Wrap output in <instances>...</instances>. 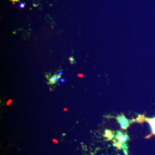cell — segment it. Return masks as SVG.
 <instances>
[{
	"mask_svg": "<svg viewBox=\"0 0 155 155\" xmlns=\"http://www.w3.org/2000/svg\"><path fill=\"white\" fill-rule=\"evenodd\" d=\"M118 121L121 124V127L122 129H126L128 126V120L123 115H121L117 118Z\"/></svg>",
	"mask_w": 155,
	"mask_h": 155,
	"instance_id": "6da1fadb",
	"label": "cell"
},
{
	"mask_svg": "<svg viewBox=\"0 0 155 155\" xmlns=\"http://www.w3.org/2000/svg\"><path fill=\"white\" fill-rule=\"evenodd\" d=\"M61 76L59 74H55L49 79V84L54 85L57 82V81L60 78Z\"/></svg>",
	"mask_w": 155,
	"mask_h": 155,
	"instance_id": "7a4b0ae2",
	"label": "cell"
},
{
	"mask_svg": "<svg viewBox=\"0 0 155 155\" xmlns=\"http://www.w3.org/2000/svg\"><path fill=\"white\" fill-rule=\"evenodd\" d=\"M104 137L108 138V140H111V139H112L113 138V134H112L111 131L106 130Z\"/></svg>",
	"mask_w": 155,
	"mask_h": 155,
	"instance_id": "3957f363",
	"label": "cell"
},
{
	"mask_svg": "<svg viewBox=\"0 0 155 155\" xmlns=\"http://www.w3.org/2000/svg\"><path fill=\"white\" fill-rule=\"evenodd\" d=\"M117 139L119 140L120 142L123 143V142H125V141L127 140V139H128V136H127L126 135L123 136V135L122 134V136H121L120 137H119Z\"/></svg>",
	"mask_w": 155,
	"mask_h": 155,
	"instance_id": "277c9868",
	"label": "cell"
},
{
	"mask_svg": "<svg viewBox=\"0 0 155 155\" xmlns=\"http://www.w3.org/2000/svg\"><path fill=\"white\" fill-rule=\"evenodd\" d=\"M151 125L152 131L154 132V133H155V118L151 121Z\"/></svg>",
	"mask_w": 155,
	"mask_h": 155,
	"instance_id": "5b68a950",
	"label": "cell"
},
{
	"mask_svg": "<svg viewBox=\"0 0 155 155\" xmlns=\"http://www.w3.org/2000/svg\"><path fill=\"white\" fill-rule=\"evenodd\" d=\"M70 62H71V64H74V63H75V61L74 59L72 57H71L70 58Z\"/></svg>",
	"mask_w": 155,
	"mask_h": 155,
	"instance_id": "8992f818",
	"label": "cell"
},
{
	"mask_svg": "<svg viewBox=\"0 0 155 155\" xmlns=\"http://www.w3.org/2000/svg\"><path fill=\"white\" fill-rule=\"evenodd\" d=\"M25 4H24V3H21L20 4V5H19V6H20V8H24V6H25Z\"/></svg>",
	"mask_w": 155,
	"mask_h": 155,
	"instance_id": "52a82bcc",
	"label": "cell"
},
{
	"mask_svg": "<svg viewBox=\"0 0 155 155\" xmlns=\"http://www.w3.org/2000/svg\"><path fill=\"white\" fill-rule=\"evenodd\" d=\"M60 82L61 83H64L65 82V79H64V78H62V79H60Z\"/></svg>",
	"mask_w": 155,
	"mask_h": 155,
	"instance_id": "ba28073f",
	"label": "cell"
},
{
	"mask_svg": "<svg viewBox=\"0 0 155 155\" xmlns=\"http://www.w3.org/2000/svg\"><path fill=\"white\" fill-rule=\"evenodd\" d=\"M63 74V72H59V75H60V76H62V75Z\"/></svg>",
	"mask_w": 155,
	"mask_h": 155,
	"instance_id": "9c48e42d",
	"label": "cell"
}]
</instances>
